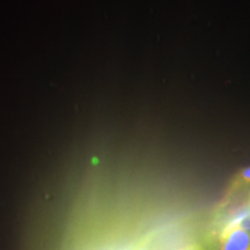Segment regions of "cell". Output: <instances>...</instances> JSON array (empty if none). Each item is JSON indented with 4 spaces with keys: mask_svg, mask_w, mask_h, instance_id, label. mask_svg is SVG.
I'll return each instance as SVG.
<instances>
[{
    "mask_svg": "<svg viewBox=\"0 0 250 250\" xmlns=\"http://www.w3.org/2000/svg\"><path fill=\"white\" fill-rule=\"evenodd\" d=\"M219 250H250V229L241 221H233L221 229Z\"/></svg>",
    "mask_w": 250,
    "mask_h": 250,
    "instance_id": "1",
    "label": "cell"
},
{
    "mask_svg": "<svg viewBox=\"0 0 250 250\" xmlns=\"http://www.w3.org/2000/svg\"><path fill=\"white\" fill-rule=\"evenodd\" d=\"M250 188V167H247L241 171H239L234 179L232 180L228 190V195H233V193L247 190Z\"/></svg>",
    "mask_w": 250,
    "mask_h": 250,
    "instance_id": "2",
    "label": "cell"
},
{
    "mask_svg": "<svg viewBox=\"0 0 250 250\" xmlns=\"http://www.w3.org/2000/svg\"><path fill=\"white\" fill-rule=\"evenodd\" d=\"M174 250H208V249H206L202 243L191 242V243H187V245H184L182 247H180V248L174 249Z\"/></svg>",
    "mask_w": 250,
    "mask_h": 250,
    "instance_id": "3",
    "label": "cell"
}]
</instances>
